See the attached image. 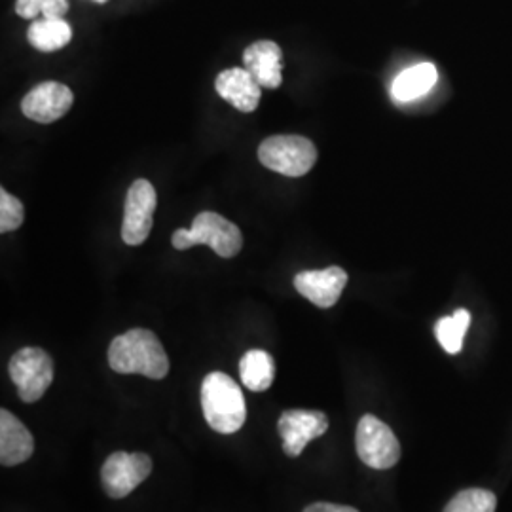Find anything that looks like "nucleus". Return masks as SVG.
<instances>
[{"instance_id":"nucleus-22","label":"nucleus","mask_w":512,"mask_h":512,"mask_svg":"<svg viewBox=\"0 0 512 512\" xmlns=\"http://www.w3.org/2000/svg\"><path fill=\"white\" fill-rule=\"evenodd\" d=\"M44 0H18L16 14L23 19H37L42 14Z\"/></svg>"},{"instance_id":"nucleus-17","label":"nucleus","mask_w":512,"mask_h":512,"mask_svg":"<svg viewBox=\"0 0 512 512\" xmlns=\"http://www.w3.org/2000/svg\"><path fill=\"white\" fill-rule=\"evenodd\" d=\"M239 376L243 385L255 393L270 389L275 378L274 357L262 349L247 351L239 361Z\"/></svg>"},{"instance_id":"nucleus-2","label":"nucleus","mask_w":512,"mask_h":512,"mask_svg":"<svg viewBox=\"0 0 512 512\" xmlns=\"http://www.w3.org/2000/svg\"><path fill=\"white\" fill-rule=\"evenodd\" d=\"M202 408L205 421L220 435L236 433L247 420L243 391L224 372H211L203 378Z\"/></svg>"},{"instance_id":"nucleus-11","label":"nucleus","mask_w":512,"mask_h":512,"mask_svg":"<svg viewBox=\"0 0 512 512\" xmlns=\"http://www.w3.org/2000/svg\"><path fill=\"white\" fill-rule=\"evenodd\" d=\"M348 285V274L340 266L325 270H306L294 277L296 291L317 308H332Z\"/></svg>"},{"instance_id":"nucleus-23","label":"nucleus","mask_w":512,"mask_h":512,"mask_svg":"<svg viewBox=\"0 0 512 512\" xmlns=\"http://www.w3.org/2000/svg\"><path fill=\"white\" fill-rule=\"evenodd\" d=\"M304 512H359L353 507L346 505H334V503H313L310 507H306Z\"/></svg>"},{"instance_id":"nucleus-15","label":"nucleus","mask_w":512,"mask_h":512,"mask_svg":"<svg viewBox=\"0 0 512 512\" xmlns=\"http://www.w3.org/2000/svg\"><path fill=\"white\" fill-rule=\"evenodd\" d=\"M437 80H439V73L433 63H418L414 67L404 69L403 73L393 80L391 97L399 105L412 103L431 92Z\"/></svg>"},{"instance_id":"nucleus-6","label":"nucleus","mask_w":512,"mask_h":512,"mask_svg":"<svg viewBox=\"0 0 512 512\" xmlns=\"http://www.w3.org/2000/svg\"><path fill=\"white\" fill-rule=\"evenodd\" d=\"M355 446L361 461L378 471L397 465L401 459V444L389 425L372 414H366L357 425Z\"/></svg>"},{"instance_id":"nucleus-14","label":"nucleus","mask_w":512,"mask_h":512,"mask_svg":"<svg viewBox=\"0 0 512 512\" xmlns=\"http://www.w3.org/2000/svg\"><path fill=\"white\" fill-rule=\"evenodd\" d=\"M35 439L29 429L8 410L0 412V463L14 467L33 456Z\"/></svg>"},{"instance_id":"nucleus-24","label":"nucleus","mask_w":512,"mask_h":512,"mask_svg":"<svg viewBox=\"0 0 512 512\" xmlns=\"http://www.w3.org/2000/svg\"><path fill=\"white\" fill-rule=\"evenodd\" d=\"M95 2H99V4H105V2H109V0H95Z\"/></svg>"},{"instance_id":"nucleus-8","label":"nucleus","mask_w":512,"mask_h":512,"mask_svg":"<svg viewBox=\"0 0 512 512\" xmlns=\"http://www.w3.org/2000/svg\"><path fill=\"white\" fill-rule=\"evenodd\" d=\"M152 473V459L147 454L114 452L101 469V482L109 497H128Z\"/></svg>"},{"instance_id":"nucleus-7","label":"nucleus","mask_w":512,"mask_h":512,"mask_svg":"<svg viewBox=\"0 0 512 512\" xmlns=\"http://www.w3.org/2000/svg\"><path fill=\"white\" fill-rule=\"evenodd\" d=\"M158 205V196L154 186L147 179H137L129 186L124 207L122 239L131 247L147 241L154 224V211Z\"/></svg>"},{"instance_id":"nucleus-5","label":"nucleus","mask_w":512,"mask_h":512,"mask_svg":"<svg viewBox=\"0 0 512 512\" xmlns=\"http://www.w3.org/2000/svg\"><path fill=\"white\" fill-rule=\"evenodd\" d=\"M8 372L23 403H37L54 382V361L40 348H23L12 357Z\"/></svg>"},{"instance_id":"nucleus-3","label":"nucleus","mask_w":512,"mask_h":512,"mask_svg":"<svg viewBox=\"0 0 512 512\" xmlns=\"http://www.w3.org/2000/svg\"><path fill=\"white\" fill-rule=\"evenodd\" d=\"M171 243L177 251H186L196 245H209L222 258H232L241 251L243 236L234 222L224 219L219 213L205 211L194 219L190 230H177Z\"/></svg>"},{"instance_id":"nucleus-9","label":"nucleus","mask_w":512,"mask_h":512,"mask_svg":"<svg viewBox=\"0 0 512 512\" xmlns=\"http://www.w3.org/2000/svg\"><path fill=\"white\" fill-rule=\"evenodd\" d=\"M277 429L283 440V452L298 458L311 440L327 433L329 418L319 410H287L281 414Z\"/></svg>"},{"instance_id":"nucleus-1","label":"nucleus","mask_w":512,"mask_h":512,"mask_svg":"<svg viewBox=\"0 0 512 512\" xmlns=\"http://www.w3.org/2000/svg\"><path fill=\"white\" fill-rule=\"evenodd\" d=\"M109 365L118 374H141L164 380L169 359L158 336L147 329H131L114 338L109 348Z\"/></svg>"},{"instance_id":"nucleus-20","label":"nucleus","mask_w":512,"mask_h":512,"mask_svg":"<svg viewBox=\"0 0 512 512\" xmlns=\"http://www.w3.org/2000/svg\"><path fill=\"white\" fill-rule=\"evenodd\" d=\"M25 220L23 203L16 196L8 194V190H0V232L8 234L18 230Z\"/></svg>"},{"instance_id":"nucleus-13","label":"nucleus","mask_w":512,"mask_h":512,"mask_svg":"<svg viewBox=\"0 0 512 512\" xmlns=\"http://www.w3.org/2000/svg\"><path fill=\"white\" fill-rule=\"evenodd\" d=\"M215 90L226 103H230L239 112H247V114L255 112L262 95V88L258 86V82L251 73L247 69H238V67L222 71L217 76Z\"/></svg>"},{"instance_id":"nucleus-18","label":"nucleus","mask_w":512,"mask_h":512,"mask_svg":"<svg viewBox=\"0 0 512 512\" xmlns=\"http://www.w3.org/2000/svg\"><path fill=\"white\" fill-rule=\"evenodd\" d=\"M469 325H471V313L467 310H458L454 315L442 317L437 321L435 334L446 353L458 355L463 348V338H465V332L469 329Z\"/></svg>"},{"instance_id":"nucleus-21","label":"nucleus","mask_w":512,"mask_h":512,"mask_svg":"<svg viewBox=\"0 0 512 512\" xmlns=\"http://www.w3.org/2000/svg\"><path fill=\"white\" fill-rule=\"evenodd\" d=\"M69 12V0H44L42 18L65 19Z\"/></svg>"},{"instance_id":"nucleus-12","label":"nucleus","mask_w":512,"mask_h":512,"mask_svg":"<svg viewBox=\"0 0 512 512\" xmlns=\"http://www.w3.org/2000/svg\"><path fill=\"white\" fill-rule=\"evenodd\" d=\"M243 65L260 88L277 90L283 82V52L274 40H258L243 54Z\"/></svg>"},{"instance_id":"nucleus-16","label":"nucleus","mask_w":512,"mask_h":512,"mask_svg":"<svg viewBox=\"0 0 512 512\" xmlns=\"http://www.w3.org/2000/svg\"><path fill=\"white\" fill-rule=\"evenodd\" d=\"M73 38V29L65 19L40 18L31 23L27 40L33 48L44 54L63 50Z\"/></svg>"},{"instance_id":"nucleus-10","label":"nucleus","mask_w":512,"mask_h":512,"mask_svg":"<svg viewBox=\"0 0 512 512\" xmlns=\"http://www.w3.org/2000/svg\"><path fill=\"white\" fill-rule=\"evenodd\" d=\"M73 103V92L65 84L42 82L23 97L21 110L33 122L54 124L71 110Z\"/></svg>"},{"instance_id":"nucleus-4","label":"nucleus","mask_w":512,"mask_h":512,"mask_svg":"<svg viewBox=\"0 0 512 512\" xmlns=\"http://www.w3.org/2000/svg\"><path fill=\"white\" fill-rule=\"evenodd\" d=\"M260 164L285 177H304L317 162V148L302 135H274L258 147Z\"/></svg>"},{"instance_id":"nucleus-19","label":"nucleus","mask_w":512,"mask_h":512,"mask_svg":"<svg viewBox=\"0 0 512 512\" xmlns=\"http://www.w3.org/2000/svg\"><path fill=\"white\" fill-rule=\"evenodd\" d=\"M497 497L484 488H469L450 499L444 512H495Z\"/></svg>"}]
</instances>
